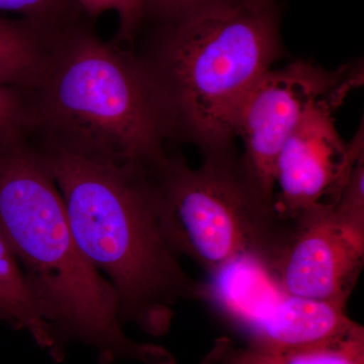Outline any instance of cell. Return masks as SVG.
<instances>
[{
	"label": "cell",
	"mask_w": 364,
	"mask_h": 364,
	"mask_svg": "<svg viewBox=\"0 0 364 364\" xmlns=\"http://www.w3.org/2000/svg\"><path fill=\"white\" fill-rule=\"evenodd\" d=\"M86 20L59 33L26 91V136L79 156L153 168L172 135L149 75L138 55L100 39Z\"/></svg>",
	"instance_id": "cell-3"
},
{
	"label": "cell",
	"mask_w": 364,
	"mask_h": 364,
	"mask_svg": "<svg viewBox=\"0 0 364 364\" xmlns=\"http://www.w3.org/2000/svg\"><path fill=\"white\" fill-rule=\"evenodd\" d=\"M203 301L252 346H305L364 333L344 308L287 293L251 256L208 275Z\"/></svg>",
	"instance_id": "cell-6"
},
{
	"label": "cell",
	"mask_w": 364,
	"mask_h": 364,
	"mask_svg": "<svg viewBox=\"0 0 364 364\" xmlns=\"http://www.w3.org/2000/svg\"><path fill=\"white\" fill-rule=\"evenodd\" d=\"M64 28L0 16V85L30 90L44 72Z\"/></svg>",
	"instance_id": "cell-11"
},
{
	"label": "cell",
	"mask_w": 364,
	"mask_h": 364,
	"mask_svg": "<svg viewBox=\"0 0 364 364\" xmlns=\"http://www.w3.org/2000/svg\"><path fill=\"white\" fill-rule=\"evenodd\" d=\"M88 20L109 11L119 18L116 42L132 44L140 32L144 21V0H70Z\"/></svg>",
	"instance_id": "cell-13"
},
{
	"label": "cell",
	"mask_w": 364,
	"mask_h": 364,
	"mask_svg": "<svg viewBox=\"0 0 364 364\" xmlns=\"http://www.w3.org/2000/svg\"><path fill=\"white\" fill-rule=\"evenodd\" d=\"M364 263V235L320 203L287 221V233L268 261L282 289L299 298L346 308Z\"/></svg>",
	"instance_id": "cell-8"
},
{
	"label": "cell",
	"mask_w": 364,
	"mask_h": 364,
	"mask_svg": "<svg viewBox=\"0 0 364 364\" xmlns=\"http://www.w3.org/2000/svg\"><path fill=\"white\" fill-rule=\"evenodd\" d=\"M0 231L51 332L54 358L78 341L107 364H176L163 347L127 336L116 291L78 247L58 186L26 138L0 155Z\"/></svg>",
	"instance_id": "cell-2"
},
{
	"label": "cell",
	"mask_w": 364,
	"mask_h": 364,
	"mask_svg": "<svg viewBox=\"0 0 364 364\" xmlns=\"http://www.w3.org/2000/svg\"><path fill=\"white\" fill-rule=\"evenodd\" d=\"M274 1L159 23L139 58L151 79L172 138L203 155L233 149L235 124L249 92L282 55Z\"/></svg>",
	"instance_id": "cell-4"
},
{
	"label": "cell",
	"mask_w": 364,
	"mask_h": 364,
	"mask_svg": "<svg viewBox=\"0 0 364 364\" xmlns=\"http://www.w3.org/2000/svg\"><path fill=\"white\" fill-rule=\"evenodd\" d=\"M0 11L52 28H63L86 18L70 0H0Z\"/></svg>",
	"instance_id": "cell-14"
},
{
	"label": "cell",
	"mask_w": 364,
	"mask_h": 364,
	"mask_svg": "<svg viewBox=\"0 0 364 364\" xmlns=\"http://www.w3.org/2000/svg\"><path fill=\"white\" fill-rule=\"evenodd\" d=\"M33 147L58 186L78 247L116 291L124 324L160 336L177 304L203 301L205 282L183 269L163 230L149 169Z\"/></svg>",
	"instance_id": "cell-1"
},
{
	"label": "cell",
	"mask_w": 364,
	"mask_h": 364,
	"mask_svg": "<svg viewBox=\"0 0 364 364\" xmlns=\"http://www.w3.org/2000/svg\"><path fill=\"white\" fill-rule=\"evenodd\" d=\"M248 0H144V21L172 23L233 9Z\"/></svg>",
	"instance_id": "cell-15"
},
{
	"label": "cell",
	"mask_w": 364,
	"mask_h": 364,
	"mask_svg": "<svg viewBox=\"0 0 364 364\" xmlns=\"http://www.w3.org/2000/svg\"><path fill=\"white\" fill-rule=\"evenodd\" d=\"M0 313L4 321L25 329L43 348L54 355L51 332L36 305L25 275L0 231Z\"/></svg>",
	"instance_id": "cell-12"
},
{
	"label": "cell",
	"mask_w": 364,
	"mask_h": 364,
	"mask_svg": "<svg viewBox=\"0 0 364 364\" xmlns=\"http://www.w3.org/2000/svg\"><path fill=\"white\" fill-rule=\"evenodd\" d=\"M339 102H321L310 109L282 146L274 169V208L282 219L320 203H335L363 156V128L345 142L333 116Z\"/></svg>",
	"instance_id": "cell-9"
},
{
	"label": "cell",
	"mask_w": 364,
	"mask_h": 364,
	"mask_svg": "<svg viewBox=\"0 0 364 364\" xmlns=\"http://www.w3.org/2000/svg\"><path fill=\"white\" fill-rule=\"evenodd\" d=\"M150 172L163 230L181 257L208 275L244 256L272 259L287 221L233 150L203 155L198 168L167 154Z\"/></svg>",
	"instance_id": "cell-5"
},
{
	"label": "cell",
	"mask_w": 364,
	"mask_h": 364,
	"mask_svg": "<svg viewBox=\"0 0 364 364\" xmlns=\"http://www.w3.org/2000/svg\"><path fill=\"white\" fill-rule=\"evenodd\" d=\"M363 80L360 65L328 70L298 60L270 69L254 85L239 111L235 135L243 140L244 165L268 200L274 203L277 156L306 112L321 102L343 104Z\"/></svg>",
	"instance_id": "cell-7"
},
{
	"label": "cell",
	"mask_w": 364,
	"mask_h": 364,
	"mask_svg": "<svg viewBox=\"0 0 364 364\" xmlns=\"http://www.w3.org/2000/svg\"><path fill=\"white\" fill-rule=\"evenodd\" d=\"M1 320L4 321V316H2V314L0 313V321H1Z\"/></svg>",
	"instance_id": "cell-18"
},
{
	"label": "cell",
	"mask_w": 364,
	"mask_h": 364,
	"mask_svg": "<svg viewBox=\"0 0 364 364\" xmlns=\"http://www.w3.org/2000/svg\"><path fill=\"white\" fill-rule=\"evenodd\" d=\"M334 210L347 226L364 235V155L352 169Z\"/></svg>",
	"instance_id": "cell-17"
},
{
	"label": "cell",
	"mask_w": 364,
	"mask_h": 364,
	"mask_svg": "<svg viewBox=\"0 0 364 364\" xmlns=\"http://www.w3.org/2000/svg\"><path fill=\"white\" fill-rule=\"evenodd\" d=\"M203 364H364V333L326 343L280 348L239 344L223 336L215 340Z\"/></svg>",
	"instance_id": "cell-10"
},
{
	"label": "cell",
	"mask_w": 364,
	"mask_h": 364,
	"mask_svg": "<svg viewBox=\"0 0 364 364\" xmlns=\"http://www.w3.org/2000/svg\"><path fill=\"white\" fill-rule=\"evenodd\" d=\"M260 1H274V0H260Z\"/></svg>",
	"instance_id": "cell-19"
},
{
	"label": "cell",
	"mask_w": 364,
	"mask_h": 364,
	"mask_svg": "<svg viewBox=\"0 0 364 364\" xmlns=\"http://www.w3.org/2000/svg\"><path fill=\"white\" fill-rule=\"evenodd\" d=\"M26 91L0 85V155L26 136Z\"/></svg>",
	"instance_id": "cell-16"
}]
</instances>
